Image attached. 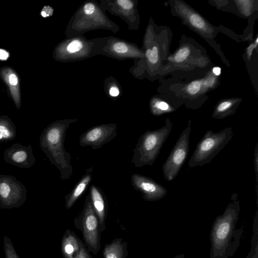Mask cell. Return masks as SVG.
<instances>
[{
    "mask_svg": "<svg viewBox=\"0 0 258 258\" xmlns=\"http://www.w3.org/2000/svg\"><path fill=\"white\" fill-rule=\"evenodd\" d=\"M117 125L105 123L93 126L79 137V145L82 147H91L96 150L109 143L117 136Z\"/></svg>",
    "mask_w": 258,
    "mask_h": 258,
    "instance_id": "obj_8",
    "label": "cell"
},
{
    "mask_svg": "<svg viewBox=\"0 0 258 258\" xmlns=\"http://www.w3.org/2000/svg\"><path fill=\"white\" fill-rule=\"evenodd\" d=\"M127 242L122 238H117L105 244L103 258H126L128 255Z\"/></svg>",
    "mask_w": 258,
    "mask_h": 258,
    "instance_id": "obj_14",
    "label": "cell"
},
{
    "mask_svg": "<svg viewBox=\"0 0 258 258\" xmlns=\"http://www.w3.org/2000/svg\"><path fill=\"white\" fill-rule=\"evenodd\" d=\"M213 72L216 76H219L221 73V69L218 67H215L213 69Z\"/></svg>",
    "mask_w": 258,
    "mask_h": 258,
    "instance_id": "obj_37",
    "label": "cell"
},
{
    "mask_svg": "<svg viewBox=\"0 0 258 258\" xmlns=\"http://www.w3.org/2000/svg\"><path fill=\"white\" fill-rule=\"evenodd\" d=\"M187 19L191 25L199 31L205 32L207 30L208 25L205 20L196 13H191L187 17Z\"/></svg>",
    "mask_w": 258,
    "mask_h": 258,
    "instance_id": "obj_18",
    "label": "cell"
},
{
    "mask_svg": "<svg viewBox=\"0 0 258 258\" xmlns=\"http://www.w3.org/2000/svg\"><path fill=\"white\" fill-rule=\"evenodd\" d=\"M5 162L22 168H29L35 163L31 146H25L15 143L5 150L4 152Z\"/></svg>",
    "mask_w": 258,
    "mask_h": 258,
    "instance_id": "obj_10",
    "label": "cell"
},
{
    "mask_svg": "<svg viewBox=\"0 0 258 258\" xmlns=\"http://www.w3.org/2000/svg\"><path fill=\"white\" fill-rule=\"evenodd\" d=\"M118 5L124 10H129L133 7V3L129 0H118Z\"/></svg>",
    "mask_w": 258,
    "mask_h": 258,
    "instance_id": "obj_29",
    "label": "cell"
},
{
    "mask_svg": "<svg viewBox=\"0 0 258 258\" xmlns=\"http://www.w3.org/2000/svg\"><path fill=\"white\" fill-rule=\"evenodd\" d=\"M3 247L6 258H20L11 239L5 235L3 240Z\"/></svg>",
    "mask_w": 258,
    "mask_h": 258,
    "instance_id": "obj_20",
    "label": "cell"
},
{
    "mask_svg": "<svg viewBox=\"0 0 258 258\" xmlns=\"http://www.w3.org/2000/svg\"><path fill=\"white\" fill-rule=\"evenodd\" d=\"M246 258H258V247H251L250 250Z\"/></svg>",
    "mask_w": 258,
    "mask_h": 258,
    "instance_id": "obj_32",
    "label": "cell"
},
{
    "mask_svg": "<svg viewBox=\"0 0 258 258\" xmlns=\"http://www.w3.org/2000/svg\"><path fill=\"white\" fill-rule=\"evenodd\" d=\"M77 120H56L47 125L40 135V148L51 164L59 170L61 180L69 179L73 174L71 155L65 150L64 143L68 128Z\"/></svg>",
    "mask_w": 258,
    "mask_h": 258,
    "instance_id": "obj_2",
    "label": "cell"
},
{
    "mask_svg": "<svg viewBox=\"0 0 258 258\" xmlns=\"http://www.w3.org/2000/svg\"><path fill=\"white\" fill-rule=\"evenodd\" d=\"M257 46L255 44H251L247 48V54L249 57H250L252 50L253 48H254Z\"/></svg>",
    "mask_w": 258,
    "mask_h": 258,
    "instance_id": "obj_36",
    "label": "cell"
},
{
    "mask_svg": "<svg viewBox=\"0 0 258 258\" xmlns=\"http://www.w3.org/2000/svg\"><path fill=\"white\" fill-rule=\"evenodd\" d=\"M172 258H184V255L183 253L178 254Z\"/></svg>",
    "mask_w": 258,
    "mask_h": 258,
    "instance_id": "obj_38",
    "label": "cell"
},
{
    "mask_svg": "<svg viewBox=\"0 0 258 258\" xmlns=\"http://www.w3.org/2000/svg\"><path fill=\"white\" fill-rule=\"evenodd\" d=\"M215 82V78L212 76L210 77L207 78L204 82H203V84L207 86V87H211L212 86Z\"/></svg>",
    "mask_w": 258,
    "mask_h": 258,
    "instance_id": "obj_33",
    "label": "cell"
},
{
    "mask_svg": "<svg viewBox=\"0 0 258 258\" xmlns=\"http://www.w3.org/2000/svg\"><path fill=\"white\" fill-rule=\"evenodd\" d=\"M73 258H92V257L86 249L84 243H82L79 252Z\"/></svg>",
    "mask_w": 258,
    "mask_h": 258,
    "instance_id": "obj_28",
    "label": "cell"
},
{
    "mask_svg": "<svg viewBox=\"0 0 258 258\" xmlns=\"http://www.w3.org/2000/svg\"><path fill=\"white\" fill-rule=\"evenodd\" d=\"M174 110L166 102L157 101L151 105V111L156 116L160 115L163 113L170 112Z\"/></svg>",
    "mask_w": 258,
    "mask_h": 258,
    "instance_id": "obj_19",
    "label": "cell"
},
{
    "mask_svg": "<svg viewBox=\"0 0 258 258\" xmlns=\"http://www.w3.org/2000/svg\"><path fill=\"white\" fill-rule=\"evenodd\" d=\"M74 223L75 226L82 232L85 244L89 251L96 255L101 247V232L98 219L89 195L86 198L83 210Z\"/></svg>",
    "mask_w": 258,
    "mask_h": 258,
    "instance_id": "obj_5",
    "label": "cell"
},
{
    "mask_svg": "<svg viewBox=\"0 0 258 258\" xmlns=\"http://www.w3.org/2000/svg\"><path fill=\"white\" fill-rule=\"evenodd\" d=\"M83 46V43L80 40H74L69 44L67 49L70 53H74L80 51Z\"/></svg>",
    "mask_w": 258,
    "mask_h": 258,
    "instance_id": "obj_25",
    "label": "cell"
},
{
    "mask_svg": "<svg viewBox=\"0 0 258 258\" xmlns=\"http://www.w3.org/2000/svg\"><path fill=\"white\" fill-rule=\"evenodd\" d=\"M109 94L112 96L116 97L119 95V91L117 87H112L109 90Z\"/></svg>",
    "mask_w": 258,
    "mask_h": 258,
    "instance_id": "obj_35",
    "label": "cell"
},
{
    "mask_svg": "<svg viewBox=\"0 0 258 258\" xmlns=\"http://www.w3.org/2000/svg\"><path fill=\"white\" fill-rule=\"evenodd\" d=\"M95 8L92 3H87L84 7V11L86 15H91L95 11Z\"/></svg>",
    "mask_w": 258,
    "mask_h": 258,
    "instance_id": "obj_30",
    "label": "cell"
},
{
    "mask_svg": "<svg viewBox=\"0 0 258 258\" xmlns=\"http://www.w3.org/2000/svg\"><path fill=\"white\" fill-rule=\"evenodd\" d=\"M24 185L10 175L0 174V209L19 208L27 199Z\"/></svg>",
    "mask_w": 258,
    "mask_h": 258,
    "instance_id": "obj_7",
    "label": "cell"
},
{
    "mask_svg": "<svg viewBox=\"0 0 258 258\" xmlns=\"http://www.w3.org/2000/svg\"><path fill=\"white\" fill-rule=\"evenodd\" d=\"M191 130V120H189L162 165L163 176L168 181H172L177 176L186 159L189 149Z\"/></svg>",
    "mask_w": 258,
    "mask_h": 258,
    "instance_id": "obj_6",
    "label": "cell"
},
{
    "mask_svg": "<svg viewBox=\"0 0 258 258\" xmlns=\"http://www.w3.org/2000/svg\"><path fill=\"white\" fill-rule=\"evenodd\" d=\"M190 50L189 47H182L177 50L173 56L174 61L180 63L185 60L189 56Z\"/></svg>",
    "mask_w": 258,
    "mask_h": 258,
    "instance_id": "obj_21",
    "label": "cell"
},
{
    "mask_svg": "<svg viewBox=\"0 0 258 258\" xmlns=\"http://www.w3.org/2000/svg\"><path fill=\"white\" fill-rule=\"evenodd\" d=\"M172 127L173 123L167 118L163 126L154 131L148 130L140 136L131 161L135 167L153 165Z\"/></svg>",
    "mask_w": 258,
    "mask_h": 258,
    "instance_id": "obj_3",
    "label": "cell"
},
{
    "mask_svg": "<svg viewBox=\"0 0 258 258\" xmlns=\"http://www.w3.org/2000/svg\"><path fill=\"white\" fill-rule=\"evenodd\" d=\"M9 56V53L4 49H0V59L6 60Z\"/></svg>",
    "mask_w": 258,
    "mask_h": 258,
    "instance_id": "obj_34",
    "label": "cell"
},
{
    "mask_svg": "<svg viewBox=\"0 0 258 258\" xmlns=\"http://www.w3.org/2000/svg\"><path fill=\"white\" fill-rule=\"evenodd\" d=\"M240 206L238 194L234 193L222 214L214 220L210 233V258H229L240 243L243 228L236 229Z\"/></svg>",
    "mask_w": 258,
    "mask_h": 258,
    "instance_id": "obj_1",
    "label": "cell"
},
{
    "mask_svg": "<svg viewBox=\"0 0 258 258\" xmlns=\"http://www.w3.org/2000/svg\"><path fill=\"white\" fill-rule=\"evenodd\" d=\"M89 195L93 209L97 215L99 223L100 231L106 228V201L103 192L99 188L92 184L89 189Z\"/></svg>",
    "mask_w": 258,
    "mask_h": 258,
    "instance_id": "obj_11",
    "label": "cell"
},
{
    "mask_svg": "<svg viewBox=\"0 0 258 258\" xmlns=\"http://www.w3.org/2000/svg\"><path fill=\"white\" fill-rule=\"evenodd\" d=\"M202 81H194L187 86L186 91L190 95H195L201 90L202 87Z\"/></svg>",
    "mask_w": 258,
    "mask_h": 258,
    "instance_id": "obj_22",
    "label": "cell"
},
{
    "mask_svg": "<svg viewBox=\"0 0 258 258\" xmlns=\"http://www.w3.org/2000/svg\"><path fill=\"white\" fill-rule=\"evenodd\" d=\"M83 242L76 234L67 229L61 239V251L63 258H73L79 252Z\"/></svg>",
    "mask_w": 258,
    "mask_h": 258,
    "instance_id": "obj_13",
    "label": "cell"
},
{
    "mask_svg": "<svg viewBox=\"0 0 258 258\" xmlns=\"http://www.w3.org/2000/svg\"><path fill=\"white\" fill-rule=\"evenodd\" d=\"M113 49L118 53H125L128 51V47L122 42H117L113 45Z\"/></svg>",
    "mask_w": 258,
    "mask_h": 258,
    "instance_id": "obj_26",
    "label": "cell"
},
{
    "mask_svg": "<svg viewBox=\"0 0 258 258\" xmlns=\"http://www.w3.org/2000/svg\"><path fill=\"white\" fill-rule=\"evenodd\" d=\"M146 55L149 61L152 64H156L159 59L158 48L156 46L152 49H148L146 51Z\"/></svg>",
    "mask_w": 258,
    "mask_h": 258,
    "instance_id": "obj_23",
    "label": "cell"
},
{
    "mask_svg": "<svg viewBox=\"0 0 258 258\" xmlns=\"http://www.w3.org/2000/svg\"><path fill=\"white\" fill-rule=\"evenodd\" d=\"M53 13L52 9L49 7L46 6L44 7L41 12V15L43 17H47L51 16Z\"/></svg>",
    "mask_w": 258,
    "mask_h": 258,
    "instance_id": "obj_31",
    "label": "cell"
},
{
    "mask_svg": "<svg viewBox=\"0 0 258 258\" xmlns=\"http://www.w3.org/2000/svg\"><path fill=\"white\" fill-rule=\"evenodd\" d=\"M254 171L256 181V186H257L258 179V144H256L254 153Z\"/></svg>",
    "mask_w": 258,
    "mask_h": 258,
    "instance_id": "obj_27",
    "label": "cell"
},
{
    "mask_svg": "<svg viewBox=\"0 0 258 258\" xmlns=\"http://www.w3.org/2000/svg\"><path fill=\"white\" fill-rule=\"evenodd\" d=\"M17 135L16 126L8 117L0 116V143L13 140Z\"/></svg>",
    "mask_w": 258,
    "mask_h": 258,
    "instance_id": "obj_16",
    "label": "cell"
},
{
    "mask_svg": "<svg viewBox=\"0 0 258 258\" xmlns=\"http://www.w3.org/2000/svg\"><path fill=\"white\" fill-rule=\"evenodd\" d=\"M237 100H225L220 101L216 106L212 114L213 118L223 119L235 112L237 107Z\"/></svg>",
    "mask_w": 258,
    "mask_h": 258,
    "instance_id": "obj_17",
    "label": "cell"
},
{
    "mask_svg": "<svg viewBox=\"0 0 258 258\" xmlns=\"http://www.w3.org/2000/svg\"><path fill=\"white\" fill-rule=\"evenodd\" d=\"M238 4L241 12L246 16L250 15L251 10V1H236Z\"/></svg>",
    "mask_w": 258,
    "mask_h": 258,
    "instance_id": "obj_24",
    "label": "cell"
},
{
    "mask_svg": "<svg viewBox=\"0 0 258 258\" xmlns=\"http://www.w3.org/2000/svg\"><path fill=\"white\" fill-rule=\"evenodd\" d=\"M131 184L134 188L142 194L143 199L148 202L159 201L167 194V189L152 178L138 173L131 177Z\"/></svg>",
    "mask_w": 258,
    "mask_h": 258,
    "instance_id": "obj_9",
    "label": "cell"
},
{
    "mask_svg": "<svg viewBox=\"0 0 258 258\" xmlns=\"http://www.w3.org/2000/svg\"><path fill=\"white\" fill-rule=\"evenodd\" d=\"M93 170L92 167L87 169L85 173L72 190L65 196V206L67 209L71 208L87 189L92 181Z\"/></svg>",
    "mask_w": 258,
    "mask_h": 258,
    "instance_id": "obj_12",
    "label": "cell"
},
{
    "mask_svg": "<svg viewBox=\"0 0 258 258\" xmlns=\"http://www.w3.org/2000/svg\"><path fill=\"white\" fill-rule=\"evenodd\" d=\"M2 75L9 86L12 95L18 108L20 107L19 79L16 73L10 69H4Z\"/></svg>",
    "mask_w": 258,
    "mask_h": 258,
    "instance_id": "obj_15",
    "label": "cell"
},
{
    "mask_svg": "<svg viewBox=\"0 0 258 258\" xmlns=\"http://www.w3.org/2000/svg\"><path fill=\"white\" fill-rule=\"evenodd\" d=\"M233 136V128L228 126L218 132L207 131L198 143L188 163L189 168L210 163Z\"/></svg>",
    "mask_w": 258,
    "mask_h": 258,
    "instance_id": "obj_4",
    "label": "cell"
}]
</instances>
